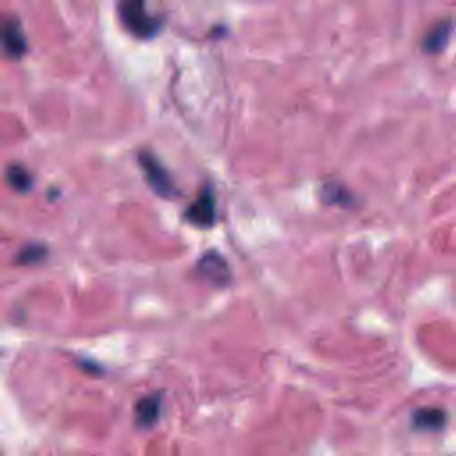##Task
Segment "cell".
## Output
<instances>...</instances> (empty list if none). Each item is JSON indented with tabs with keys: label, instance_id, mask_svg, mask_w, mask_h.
<instances>
[{
	"label": "cell",
	"instance_id": "obj_9",
	"mask_svg": "<svg viewBox=\"0 0 456 456\" xmlns=\"http://www.w3.org/2000/svg\"><path fill=\"white\" fill-rule=\"evenodd\" d=\"M6 178L11 188L16 189V191H29L32 188L31 173L20 164H13V166L7 168Z\"/></svg>",
	"mask_w": 456,
	"mask_h": 456
},
{
	"label": "cell",
	"instance_id": "obj_10",
	"mask_svg": "<svg viewBox=\"0 0 456 456\" xmlns=\"http://www.w3.org/2000/svg\"><path fill=\"white\" fill-rule=\"evenodd\" d=\"M323 198H325V202L330 203H348L351 195L343 188V184H325Z\"/></svg>",
	"mask_w": 456,
	"mask_h": 456
},
{
	"label": "cell",
	"instance_id": "obj_11",
	"mask_svg": "<svg viewBox=\"0 0 456 456\" xmlns=\"http://www.w3.org/2000/svg\"><path fill=\"white\" fill-rule=\"evenodd\" d=\"M43 255H45V250H43L41 246L31 244V246H27L20 255H18V260L24 262V264H32V262L36 260H41Z\"/></svg>",
	"mask_w": 456,
	"mask_h": 456
},
{
	"label": "cell",
	"instance_id": "obj_5",
	"mask_svg": "<svg viewBox=\"0 0 456 456\" xmlns=\"http://www.w3.org/2000/svg\"><path fill=\"white\" fill-rule=\"evenodd\" d=\"M186 218L198 227H211L216 221V198L211 188H203L198 198L188 207Z\"/></svg>",
	"mask_w": 456,
	"mask_h": 456
},
{
	"label": "cell",
	"instance_id": "obj_6",
	"mask_svg": "<svg viewBox=\"0 0 456 456\" xmlns=\"http://www.w3.org/2000/svg\"><path fill=\"white\" fill-rule=\"evenodd\" d=\"M161 415V396L153 394V396L143 397L136 407V421L141 428H150L157 422Z\"/></svg>",
	"mask_w": 456,
	"mask_h": 456
},
{
	"label": "cell",
	"instance_id": "obj_8",
	"mask_svg": "<svg viewBox=\"0 0 456 456\" xmlns=\"http://www.w3.org/2000/svg\"><path fill=\"white\" fill-rule=\"evenodd\" d=\"M446 415L439 408H421L414 414V425L421 430H437L444 425Z\"/></svg>",
	"mask_w": 456,
	"mask_h": 456
},
{
	"label": "cell",
	"instance_id": "obj_2",
	"mask_svg": "<svg viewBox=\"0 0 456 456\" xmlns=\"http://www.w3.org/2000/svg\"><path fill=\"white\" fill-rule=\"evenodd\" d=\"M139 163H141L143 170H145L146 181H148V184L152 186V189L157 195H161L163 198H173L177 195L173 178H171V175L168 173L166 168L159 163L156 156L148 152H141Z\"/></svg>",
	"mask_w": 456,
	"mask_h": 456
},
{
	"label": "cell",
	"instance_id": "obj_1",
	"mask_svg": "<svg viewBox=\"0 0 456 456\" xmlns=\"http://www.w3.org/2000/svg\"><path fill=\"white\" fill-rule=\"evenodd\" d=\"M118 11H120V18L127 31L138 38H152L161 29L159 18L148 13L143 2H136V0L123 2L120 4Z\"/></svg>",
	"mask_w": 456,
	"mask_h": 456
},
{
	"label": "cell",
	"instance_id": "obj_4",
	"mask_svg": "<svg viewBox=\"0 0 456 456\" xmlns=\"http://www.w3.org/2000/svg\"><path fill=\"white\" fill-rule=\"evenodd\" d=\"M196 271H198V275L202 278L214 283V285H227L230 280H232V273H230L227 260L218 251H207V253H203L198 264H196Z\"/></svg>",
	"mask_w": 456,
	"mask_h": 456
},
{
	"label": "cell",
	"instance_id": "obj_7",
	"mask_svg": "<svg viewBox=\"0 0 456 456\" xmlns=\"http://www.w3.org/2000/svg\"><path fill=\"white\" fill-rule=\"evenodd\" d=\"M451 34V21H440L437 24L432 31L426 34L425 41H422V46H425L426 52H439L446 46L447 39H450Z\"/></svg>",
	"mask_w": 456,
	"mask_h": 456
},
{
	"label": "cell",
	"instance_id": "obj_3",
	"mask_svg": "<svg viewBox=\"0 0 456 456\" xmlns=\"http://www.w3.org/2000/svg\"><path fill=\"white\" fill-rule=\"evenodd\" d=\"M0 46L7 56L14 57V59L24 56L25 50H27V39H25L21 25L16 18H0Z\"/></svg>",
	"mask_w": 456,
	"mask_h": 456
}]
</instances>
